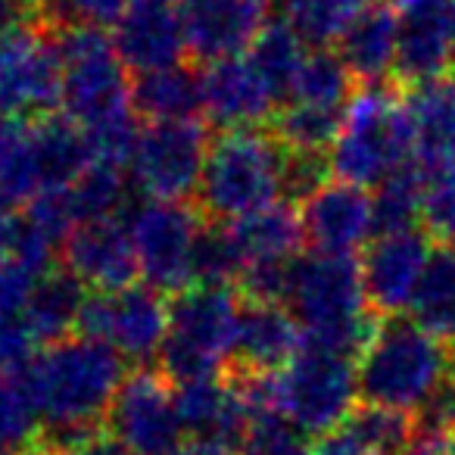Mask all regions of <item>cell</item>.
<instances>
[{
	"mask_svg": "<svg viewBox=\"0 0 455 455\" xmlns=\"http://www.w3.org/2000/svg\"><path fill=\"white\" fill-rule=\"evenodd\" d=\"M284 306L303 328V349L359 362L380 318L371 312L355 256L312 253L291 268Z\"/></svg>",
	"mask_w": 455,
	"mask_h": 455,
	"instance_id": "6da1fadb",
	"label": "cell"
},
{
	"mask_svg": "<svg viewBox=\"0 0 455 455\" xmlns=\"http://www.w3.org/2000/svg\"><path fill=\"white\" fill-rule=\"evenodd\" d=\"M125 378V359L113 347L78 334L47 347L22 371L41 427H107Z\"/></svg>",
	"mask_w": 455,
	"mask_h": 455,
	"instance_id": "7a4b0ae2",
	"label": "cell"
},
{
	"mask_svg": "<svg viewBox=\"0 0 455 455\" xmlns=\"http://www.w3.org/2000/svg\"><path fill=\"white\" fill-rule=\"evenodd\" d=\"M287 147L272 132H221L209 147L196 209L203 219L231 225L268 209L284 194Z\"/></svg>",
	"mask_w": 455,
	"mask_h": 455,
	"instance_id": "3957f363",
	"label": "cell"
},
{
	"mask_svg": "<svg viewBox=\"0 0 455 455\" xmlns=\"http://www.w3.org/2000/svg\"><path fill=\"white\" fill-rule=\"evenodd\" d=\"M359 403L415 411L452 371V349L411 318H380L365 353L355 362Z\"/></svg>",
	"mask_w": 455,
	"mask_h": 455,
	"instance_id": "277c9868",
	"label": "cell"
},
{
	"mask_svg": "<svg viewBox=\"0 0 455 455\" xmlns=\"http://www.w3.org/2000/svg\"><path fill=\"white\" fill-rule=\"evenodd\" d=\"M331 175L355 188H380L415 159V125L405 97L390 84H362L353 94L343 132L328 153Z\"/></svg>",
	"mask_w": 455,
	"mask_h": 455,
	"instance_id": "5b68a950",
	"label": "cell"
},
{
	"mask_svg": "<svg viewBox=\"0 0 455 455\" xmlns=\"http://www.w3.org/2000/svg\"><path fill=\"white\" fill-rule=\"evenodd\" d=\"M241 293L235 287H190L172 299V324L159 371L172 387L225 374L235 355Z\"/></svg>",
	"mask_w": 455,
	"mask_h": 455,
	"instance_id": "8992f818",
	"label": "cell"
},
{
	"mask_svg": "<svg viewBox=\"0 0 455 455\" xmlns=\"http://www.w3.org/2000/svg\"><path fill=\"white\" fill-rule=\"evenodd\" d=\"M51 35L63 63V109L72 122L88 132L134 113L125 63L103 28L66 26L51 28Z\"/></svg>",
	"mask_w": 455,
	"mask_h": 455,
	"instance_id": "52a82bcc",
	"label": "cell"
},
{
	"mask_svg": "<svg viewBox=\"0 0 455 455\" xmlns=\"http://www.w3.org/2000/svg\"><path fill=\"white\" fill-rule=\"evenodd\" d=\"M203 225V212L188 203H140L128 231L147 287L163 297H178L194 287V250Z\"/></svg>",
	"mask_w": 455,
	"mask_h": 455,
	"instance_id": "ba28073f",
	"label": "cell"
},
{
	"mask_svg": "<svg viewBox=\"0 0 455 455\" xmlns=\"http://www.w3.org/2000/svg\"><path fill=\"white\" fill-rule=\"evenodd\" d=\"M284 418L303 434L324 436L340 430L359 405V371L353 359L315 349L299 355L281 371Z\"/></svg>",
	"mask_w": 455,
	"mask_h": 455,
	"instance_id": "9c48e42d",
	"label": "cell"
},
{
	"mask_svg": "<svg viewBox=\"0 0 455 455\" xmlns=\"http://www.w3.org/2000/svg\"><path fill=\"white\" fill-rule=\"evenodd\" d=\"M172 306L147 284H132L119 293H88L78 315V337L107 343L122 359L138 365L159 359L169 337Z\"/></svg>",
	"mask_w": 455,
	"mask_h": 455,
	"instance_id": "30bf717a",
	"label": "cell"
},
{
	"mask_svg": "<svg viewBox=\"0 0 455 455\" xmlns=\"http://www.w3.org/2000/svg\"><path fill=\"white\" fill-rule=\"evenodd\" d=\"M206 125L194 122H150L140 132L132 156L134 184L150 200L184 203L200 194L203 172L209 159Z\"/></svg>",
	"mask_w": 455,
	"mask_h": 455,
	"instance_id": "8fae6325",
	"label": "cell"
},
{
	"mask_svg": "<svg viewBox=\"0 0 455 455\" xmlns=\"http://www.w3.org/2000/svg\"><path fill=\"white\" fill-rule=\"evenodd\" d=\"M63 107V63L44 22L0 38V116L44 119Z\"/></svg>",
	"mask_w": 455,
	"mask_h": 455,
	"instance_id": "7c38bea8",
	"label": "cell"
},
{
	"mask_svg": "<svg viewBox=\"0 0 455 455\" xmlns=\"http://www.w3.org/2000/svg\"><path fill=\"white\" fill-rule=\"evenodd\" d=\"M107 430L132 455H172L184 446L188 434L175 405V387L159 368L128 374L109 405Z\"/></svg>",
	"mask_w": 455,
	"mask_h": 455,
	"instance_id": "4fadbf2b",
	"label": "cell"
},
{
	"mask_svg": "<svg viewBox=\"0 0 455 455\" xmlns=\"http://www.w3.org/2000/svg\"><path fill=\"white\" fill-rule=\"evenodd\" d=\"M272 0H181L184 47L196 63L235 60L253 47V41L268 26Z\"/></svg>",
	"mask_w": 455,
	"mask_h": 455,
	"instance_id": "5bb4252c",
	"label": "cell"
},
{
	"mask_svg": "<svg viewBox=\"0 0 455 455\" xmlns=\"http://www.w3.org/2000/svg\"><path fill=\"white\" fill-rule=\"evenodd\" d=\"M430 253H434L430 235L418 228L403 235L374 237V243L362 256V281L374 315L393 318L409 309Z\"/></svg>",
	"mask_w": 455,
	"mask_h": 455,
	"instance_id": "9a60e30c",
	"label": "cell"
},
{
	"mask_svg": "<svg viewBox=\"0 0 455 455\" xmlns=\"http://www.w3.org/2000/svg\"><path fill=\"white\" fill-rule=\"evenodd\" d=\"M66 268L94 293H119L140 275L132 231L122 219L78 225L63 243Z\"/></svg>",
	"mask_w": 455,
	"mask_h": 455,
	"instance_id": "2e32d148",
	"label": "cell"
},
{
	"mask_svg": "<svg viewBox=\"0 0 455 455\" xmlns=\"http://www.w3.org/2000/svg\"><path fill=\"white\" fill-rule=\"evenodd\" d=\"M303 231L315 253L355 256L374 237V206L365 188L328 181L303 203Z\"/></svg>",
	"mask_w": 455,
	"mask_h": 455,
	"instance_id": "e0dca14e",
	"label": "cell"
},
{
	"mask_svg": "<svg viewBox=\"0 0 455 455\" xmlns=\"http://www.w3.org/2000/svg\"><path fill=\"white\" fill-rule=\"evenodd\" d=\"M455 72V0H427L399 13L396 84H424Z\"/></svg>",
	"mask_w": 455,
	"mask_h": 455,
	"instance_id": "ac0fdd59",
	"label": "cell"
},
{
	"mask_svg": "<svg viewBox=\"0 0 455 455\" xmlns=\"http://www.w3.org/2000/svg\"><path fill=\"white\" fill-rule=\"evenodd\" d=\"M278 103V94L250 57L221 60L203 72V113L225 132L272 122Z\"/></svg>",
	"mask_w": 455,
	"mask_h": 455,
	"instance_id": "d6986e66",
	"label": "cell"
},
{
	"mask_svg": "<svg viewBox=\"0 0 455 455\" xmlns=\"http://www.w3.org/2000/svg\"><path fill=\"white\" fill-rule=\"evenodd\" d=\"M299 349H303V328L287 306L243 299L231 368L278 374L297 359Z\"/></svg>",
	"mask_w": 455,
	"mask_h": 455,
	"instance_id": "ffe728a7",
	"label": "cell"
},
{
	"mask_svg": "<svg viewBox=\"0 0 455 455\" xmlns=\"http://www.w3.org/2000/svg\"><path fill=\"white\" fill-rule=\"evenodd\" d=\"M175 405L181 415L184 434L190 440L203 443H219L241 452L250 434V418L243 411L237 390L231 378L219 374V378L194 380V384L175 387Z\"/></svg>",
	"mask_w": 455,
	"mask_h": 455,
	"instance_id": "44dd1931",
	"label": "cell"
},
{
	"mask_svg": "<svg viewBox=\"0 0 455 455\" xmlns=\"http://www.w3.org/2000/svg\"><path fill=\"white\" fill-rule=\"evenodd\" d=\"M26 144L32 153V163L41 178V194L44 190H69L94 163L91 140L78 122L69 116H44L26 125Z\"/></svg>",
	"mask_w": 455,
	"mask_h": 455,
	"instance_id": "7402d4cb",
	"label": "cell"
},
{
	"mask_svg": "<svg viewBox=\"0 0 455 455\" xmlns=\"http://www.w3.org/2000/svg\"><path fill=\"white\" fill-rule=\"evenodd\" d=\"M396 51L399 13L390 7V0L371 4L337 41V53L347 63L349 76L362 84H384V78L396 72Z\"/></svg>",
	"mask_w": 455,
	"mask_h": 455,
	"instance_id": "603a6c76",
	"label": "cell"
},
{
	"mask_svg": "<svg viewBox=\"0 0 455 455\" xmlns=\"http://www.w3.org/2000/svg\"><path fill=\"white\" fill-rule=\"evenodd\" d=\"M415 125V159L434 175L455 163V72L409 88L405 94Z\"/></svg>",
	"mask_w": 455,
	"mask_h": 455,
	"instance_id": "cb8c5ba5",
	"label": "cell"
},
{
	"mask_svg": "<svg viewBox=\"0 0 455 455\" xmlns=\"http://www.w3.org/2000/svg\"><path fill=\"white\" fill-rule=\"evenodd\" d=\"M116 51L125 69L159 72L181 63L184 32L175 10H128L125 20L116 26Z\"/></svg>",
	"mask_w": 455,
	"mask_h": 455,
	"instance_id": "d4e9b609",
	"label": "cell"
},
{
	"mask_svg": "<svg viewBox=\"0 0 455 455\" xmlns=\"http://www.w3.org/2000/svg\"><path fill=\"white\" fill-rule=\"evenodd\" d=\"M231 241L243 259V268L268 266V262H293L306 243L303 215L291 203H275L268 209L237 219L228 225Z\"/></svg>",
	"mask_w": 455,
	"mask_h": 455,
	"instance_id": "484cf974",
	"label": "cell"
},
{
	"mask_svg": "<svg viewBox=\"0 0 455 455\" xmlns=\"http://www.w3.org/2000/svg\"><path fill=\"white\" fill-rule=\"evenodd\" d=\"M132 107L150 122H194L203 109V76L184 63L144 72L132 84Z\"/></svg>",
	"mask_w": 455,
	"mask_h": 455,
	"instance_id": "4316f807",
	"label": "cell"
},
{
	"mask_svg": "<svg viewBox=\"0 0 455 455\" xmlns=\"http://www.w3.org/2000/svg\"><path fill=\"white\" fill-rule=\"evenodd\" d=\"M84 299H88V293H84L82 281L69 268H53L51 275H44L35 284L22 315L32 324L38 343L53 347V343L66 340V337H76Z\"/></svg>",
	"mask_w": 455,
	"mask_h": 455,
	"instance_id": "83f0119b",
	"label": "cell"
},
{
	"mask_svg": "<svg viewBox=\"0 0 455 455\" xmlns=\"http://www.w3.org/2000/svg\"><path fill=\"white\" fill-rule=\"evenodd\" d=\"M409 309L411 322L455 353V247H434Z\"/></svg>",
	"mask_w": 455,
	"mask_h": 455,
	"instance_id": "f1b7e54d",
	"label": "cell"
},
{
	"mask_svg": "<svg viewBox=\"0 0 455 455\" xmlns=\"http://www.w3.org/2000/svg\"><path fill=\"white\" fill-rule=\"evenodd\" d=\"M427 181H430V172L424 169L418 159H411L409 165H403L399 172H393V175L380 184L378 194L371 196L374 237L415 231V225L421 221Z\"/></svg>",
	"mask_w": 455,
	"mask_h": 455,
	"instance_id": "f546056e",
	"label": "cell"
},
{
	"mask_svg": "<svg viewBox=\"0 0 455 455\" xmlns=\"http://www.w3.org/2000/svg\"><path fill=\"white\" fill-rule=\"evenodd\" d=\"M281 20L299 35L312 51H328V44L340 41V35L353 26L359 13H365L378 0H278Z\"/></svg>",
	"mask_w": 455,
	"mask_h": 455,
	"instance_id": "4dcf8cb0",
	"label": "cell"
},
{
	"mask_svg": "<svg viewBox=\"0 0 455 455\" xmlns=\"http://www.w3.org/2000/svg\"><path fill=\"white\" fill-rule=\"evenodd\" d=\"M353 94V76H349L340 53L312 51L306 53L303 66H299V76L293 82L287 103H306V107L318 109H347Z\"/></svg>",
	"mask_w": 455,
	"mask_h": 455,
	"instance_id": "1f68e13d",
	"label": "cell"
},
{
	"mask_svg": "<svg viewBox=\"0 0 455 455\" xmlns=\"http://www.w3.org/2000/svg\"><path fill=\"white\" fill-rule=\"evenodd\" d=\"M343 119H347V109L287 103L275 113L272 134L293 153H331L343 132Z\"/></svg>",
	"mask_w": 455,
	"mask_h": 455,
	"instance_id": "d6a6232c",
	"label": "cell"
},
{
	"mask_svg": "<svg viewBox=\"0 0 455 455\" xmlns=\"http://www.w3.org/2000/svg\"><path fill=\"white\" fill-rule=\"evenodd\" d=\"M303 47L306 44L299 41V35L284 20L268 22L259 38L253 41V47H250V60L262 72V78L272 84L278 100H291L293 82H297L299 66L306 60Z\"/></svg>",
	"mask_w": 455,
	"mask_h": 455,
	"instance_id": "836d02e7",
	"label": "cell"
},
{
	"mask_svg": "<svg viewBox=\"0 0 455 455\" xmlns=\"http://www.w3.org/2000/svg\"><path fill=\"white\" fill-rule=\"evenodd\" d=\"M343 430L355 436L371 455H405L415 446V421L409 411L359 403Z\"/></svg>",
	"mask_w": 455,
	"mask_h": 455,
	"instance_id": "e575fe53",
	"label": "cell"
},
{
	"mask_svg": "<svg viewBox=\"0 0 455 455\" xmlns=\"http://www.w3.org/2000/svg\"><path fill=\"white\" fill-rule=\"evenodd\" d=\"M69 200H72V212H76L78 225L119 219V212L128 203L125 169L91 163V169L69 188Z\"/></svg>",
	"mask_w": 455,
	"mask_h": 455,
	"instance_id": "d590c367",
	"label": "cell"
},
{
	"mask_svg": "<svg viewBox=\"0 0 455 455\" xmlns=\"http://www.w3.org/2000/svg\"><path fill=\"white\" fill-rule=\"evenodd\" d=\"M41 436V415L22 374L0 371V452H26Z\"/></svg>",
	"mask_w": 455,
	"mask_h": 455,
	"instance_id": "8d00e7d4",
	"label": "cell"
},
{
	"mask_svg": "<svg viewBox=\"0 0 455 455\" xmlns=\"http://www.w3.org/2000/svg\"><path fill=\"white\" fill-rule=\"evenodd\" d=\"M243 275V259L237 253L228 225H203L194 250V287H235Z\"/></svg>",
	"mask_w": 455,
	"mask_h": 455,
	"instance_id": "74e56055",
	"label": "cell"
},
{
	"mask_svg": "<svg viewBox=\"0 0 455 455\" xmlns=\"http://www.w3.org/2000/svg\"><path fill=\"white\" fill-rule=\"evenodd\" d=\"M128 7H132V0H47L41 10V22L51 28H109L125 20Z\"/></svg>",
	"mask_w": 455,
	"mask_h": 455,
	"instance_id": "f35d334b",
	"label": "cell"
},
{
	"mask_svg": "<svg viewBox=\"0 0 455 455\" xmlns=\"http://www.w3.org/2000/svg\"><path fill=\"white\" fill-rule=\"evenodd\" d=\"M424 231L434 241L455 247V163L446 169H436L427 181V194H424L421 209Z\"/></svg>",
	"mask_w": 455,
	"mask_h": 455,
	"instance_id": "ab89813d",
	"label": "cell"
},
{
	"mask_svg": "<svg viewBox=\"0 0 455 455\" xmlns=\"http://www.w3.org/2000/svg\"><path fill=\"white\" fill-rule=\"evenodd\" d=\"M415 443H449L455 436V374L449 371L443 384L411 411Z\"/></svg>",
	"mask_w": 455,
	"mask_h": 455,
	"instance_id": "60d3db41",
	"label": "cell"
},
{
	"mask_svg": "<svg viewBox=\"0 0 455 455\" xmlns=\"http://www.w3.org/2000/svg\"><path fill=\"white\" fill-rule=\"evenodd\" d=\"M241 455H312V446L287 418H275L250 430Z\"/></svg>",
	"mask_w": 455,
	"mask_h": 455,
	"instance_id": "b9f144b4",
	"label": "cell"
},
{
	"mask_svg": "<svg viewBox=\"0 0 455 455\" xmlns=\"http://www.w3.org/2000/svg\"><path fill=\"white\" fill-rule=\"evenodd\" d=\"M38 337L22 312L16 315H0V371L22 374L35 362Z\"/></svg>",
	"mask_w": 455,
	"mask_h": 455,
	"instance_id": "7bdbcfd3",
	"label": "cell"
},
{
	"mask_svg": "<svg viewBox=\"0 0 455 455\" xmlns=\"http://www.w3.org/2000/svg\"><path fill=\"white\" fill-rule=\"evenodd\" d=\"M331 159L328 153H293L287 150V169H284V196L306 203L315 190L328 184Z\"/></svg>",
	"mask_w": 455,
	"mask_h": 455,
	"instance_id": "ee69618b",
	"label": "cell"
},
{
	"mask_svg": "<svg viewBox=\"0 0 455 455\" xmlns=\"http://www.w3.org/2000/svg\"><path fill=\"white\" fill-rule=\"evenodd\" d=\"M38 281L41 278H35V275L28 272V268H22L16 259L0 256V315L26 312V303Z\"/></svg>",
	"mask_w": 455,
	"mask_h": 455,
	"instance_id": "f6af8a7d",
	"label": "cell"
},
{
	"mask_svg": "<svg viewBox=\"0 0 455 455\" xmlns=\"http://www.w3.org/2000/svg\"><path fill=\"white\" fill-rule=\"evenodd\" d=\"M38 22L41 13L28 7V4H22V0H0V38L10 32H20V28L38 26Z\"/></svg>",
	"mask_w": 455,
	"mask_h": 455,
	"instance_id": "bcb514c9",
	"label": "cell"
},
{
	"mask_svg": "<svg viewBox=\"0 0 455 455\" xmlns=\"http://www.w3.org/2000/svg\"><path fill=\"white\" fill-rule=\"evenodd\" d=\"M312 455H371L349 430H331L312 443Z\"/></svg>",
	"mask_w": 455,
	"mask_h": 455,
	"instance_id": "7dc6e473",
	"label": "cell"
},
{
	"mask_svg": "<svg viewBox=\"0 0 455 455\" xmlns=\"http://www.w3.org/2000/svg\"><path fill=\"white\" fill-rule=\"evenodd\" d=\"M22 134H26V122L0 116V172H4L7 159L13 156V150H16V144L22 140Z\"/></svg>",
	"mask_w": 455,
	"mask_h": 455,
	"instance_id": "c3c4849f",
	"label": "cell"
},
{
	"mask_svg": "<svg viewBox=\"0 0 455 455\" xmlns=\"http://www.w3.org/2000/svg\"><path fill=\"white\" fill-rule=\"evenodd\" d=\"M72 455H132V452H128V449L122 446V443L109 434V430H100L94 440H88L82 449H76Z\"/></svg>",
	"mask_w": 455,
	"mask_h": 455,
	"instance_id": "681fc988",
	"label": "cell"
},
{
	"mask_svg": "<svg viewBox=\"0 0 455 455\" xmlns=\"http://www.w3.org/2000/svg\"><path fill=\"white\" fill-rule=\"evenodd\" d=\"M172 455H237L235 449L219 446V443H203V440H188L181 449H175Z\"/></svg>",
	"mask_w": 455,
	"mask_h": 455,
	"instance_id": "f907efd6",
	"label": "cell"
},
{
	"mask_svg": "<svg viewBox=\"0 0 455 455\" xmlns=\"http://www.w3.org/2000/svg\"><path fill=\"white\" fill-rule=\"evenodd\" d=\"M13 231H16V215L10 212V206L0 200V256L10 253V243H13Z\"/></svg>",
	"mask_w": 455,
	"mask_h": 455,
	"instance_id": "816d5d0a",
	"label": "cell"
},
{
	"mask_svg": "<svg viewBox=\"0 0 455 455\" xmlns=\"http://www.w3.org/2000/svg\"><path fill=\"white\" fill-rule=\"evenodd\" d=\"M405 455H455L452 443H415Z\"/></svg>",
	"mask_w": 455,
	"mask_h": 455,
	"instance_id": "f5cc1de1",
	"label": "cell"
},
{
	"mask_svg": "<svg viewBox=\"0 0 455 455\" xmlns=\"http://www.w3.org/2000/svg\"><path fill=\"white\" fill-rule=\"evenodd\" d=\"M181 0H132L128 10H175Z\"/></svg>",
	"mask_w": 455,
	"mask_h": 455,
	"instance_id": "db71d44e",
	"label": "cell"
},
{
	"mask_svg": "<svg viewBox=\"0 0 455 455\" xmlns=\"http://www.w3.org/2000/svg\"><path fill=\"white\" fill-rule=\"evenodd\" d=\"M421 4H427V0H390V7L396 10V13H409V10L421 7Z\"/></svg>",
	"mask_w": 455,
	"mask_h": 455,
	"instance_id": "11a10c76",
	"label": "cell"
},
{
	"mask_svg": "<svg viewBox=\"0 0 455 455\" xmlns=\"http://www.w3.org/2000/svg\"><path fill=\"white\" fill-rule=\"evenodd\" d=\"M22 455H57V452H51V449H44V446H38V443H35V446L26 449Z\"/></svg>",
	"mask_w": 455,
	"mask_h": 455,
	"instance_id": "9f6ffc18",
	"label": "cell"
},
{
	"mask_svg": "<svg viewBox=\"0 0 455 455\" xmlns=\"http://www.w3.org/2000/svg\"><path fill=\"white\" fill-rule=\"evenodd\" d=\"M449 443H452V446H455V436H452V440H449Z\"/></svg>",
	"mask_w": 455,
	"mask_h": 455,
	"instance_id": "6f0895ef",
	"label": "cell"
},
{
	"mask_svg": "<svg viewBox=\"0 0 455 455\" xmlns=\"http://www.w3.org/2000/svg\"><path fill=\"white\" fill-rule=\"evenodd\" d=\"M0 455H10V452H0Z\"/></svg>",
	"mask_w": 455,
	"mask_h": 455,
	"instance_id": "680465c9",
	"label": "cell"
}]
</instances>
